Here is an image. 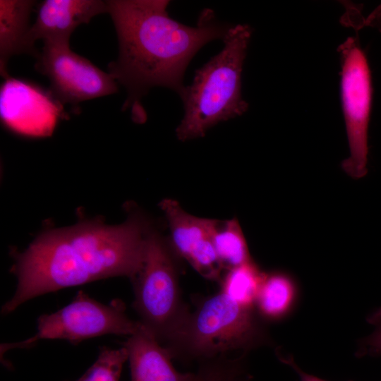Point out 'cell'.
<instances>
[{
    "label": "cell",
    "instance_id": "obj_13",
    "mask_svg": "<svg viewBox=\"0 0 381 381\" xmlns=\"http://www.w3.org/2000/svg\"><path fill=\"white\" fill-rule=\"evenodd\" d=\"M35 3L31 0H0V73L4 79L10 77L7 64L11 56L23 53L37 58L40 54L27 40Z\"/></svg>",
    "mask_w": 381,
    "mask_h": 381
},
{
    "label": "cell",
    "instance_id": "obj_11",
    "mask_svg": "<svg viewBox=\"0 0 381 381\" xmlns=\"http://www.w3.org/2000/svg\"><path fill=\"white\" fill-rule=\"evenodd\" d=\"M102 13H107L106 1L45 0L40 4L36 20L30 26L28 42L34 49L40 39L44 42H69L77 27Z\"/></svg>",
    "mask_w": 381,
    "mask_h": 381
},
{
    "label": "cell",
    "instance_id": "obj_1",
    "mask_svg": "<svg viewBox=\"0 0 381 381\" xmlns=\"http://www.w3.org/2000/svg\"><path fill=\"white\" fill-rule=\"evenodd\" d=\"M119 56L109 73L126 90L123 110L130 109L135 121H145L141 99L155 87L171 89L180 98L186 91V68L207 43L223 40L232 25L219 21L214 11L204 9L195 26L170 17L167 0H108Z\"/></svg>",
    "mask_w": 381,
    "mask_h": 381
},
{
    "label": "cell",
    "instance_id": "obj_19",
    "mask_svg": "<svg viewBox=\"0 0 381 381\" xmlns=\"http://www.w3.org/2000/svg\"><path fill=\"white\" fill-rule=\"evenodd\" d=\"M282 360L286 364L290 365L295 370V372L298 374L300 378V381H327L315 375L306 373L305 371L301 370L296 363H295V362L291 358H282Z\"/></svg>",
    "mask_w": 381,
    "mask_h": 381
},
{
    "label": "cell",
    "instance_id": "obj_3",
    "mask_svg": "<svg viewBox=\"0 0 381 381\" xmlns=\"http://www.w3.org/2000/svg\"><path fill=\"white\" fill-rule=\"evenodd\" d=\"M252 32L248 25H232L222 50L196 71L181 97L184 113L176 128L179 140L202 138L214 126L248 110L241 78Z\"/></svg>",
    "mask_w": 381,
    "mask_h": 381
},
{
    "label": "cell",
    "instance_id": "obj_6",
    "mask_svg": "<svg viewBox=\"0 0 381 381\" xmlns=\"http://www.w3.org/2000/svg\"><path fill=\"white\" fill-rule=\"evenodd\" d=\"M126 314L125 306L120 300L103 304L79 291L74 299L55 313L42 315L37 319V333L33 337L13 344H4L6 351L32 346L41 339H65L72 344L104 335L131 336L140 328Z\"/></svg>",
    "mask_w": 381,
    "mask_h": 381
},
{
    "label": "cell",
    "instance_id": "obj_16",
    "mask_svg": "<svg viewBox=\"0 0 381 381\" xmlns=\"http://www.w3.org/2000/svg\"><path fill=\"white\" fill-rule=\"evenodd\" d=\"M265 274L252 260L227 270L222 279L220 291L242 305L255 308Z\"/></svg>",
    "mask_w": 381,
    "mask_h": 381
},
{
    "label": "cell",
    "instance_id": "obj_18",
    "mask_svg": "<svg viewBox=\"0 0 381 381\" xmlns=\"http://www.w3.org/2000/svg\"><path fill=\"white\" fill-rule=\"evenodd\" d=\"M365 351L368 355L381 356V327H377L365 339Z\"/></svg>",
    "mask_w": 381,
    "mask_h": 381
},
{
    "label": "cell",
    "instance_id": "obj_15",
    "mask_svg": "<svg viewBox=\"0 0 381 381\" xmlns=\"http://www.w3.org/2000/svg\"><path fill=\"white\" fill-rule=\"evenodd\" d=\"M212 243L223 270H229L253 260L241 226L236 219L216 221Z\"/></svg>",
    "mask_w": 381,
    "mask_h": 381
},
{
    "label": "cell",
    "instance_id": "obj_2",
    "mask_svg": "<svg viewBox=\"0 0 381 381\" xmlns=\"http://www.w3.org/2000/svg\"><path fill=\"white\" fill-rule=\"evenodd\" d=\"M146 229L133 217L119 225L85 222L41 235L18 256L17 288L1 313L64 288L116 276L133 279L143 262Z\"/></svg>",
    "mask_w": 381,
    "mask_h": 381
},
{
    "label": "cell",
    "instance_id": "obj_17",
    "mask_svg": "<svg viewBox=\"0 0 381 381\" xmlns=\"http://www.w3.org/2000/svg\"><path fill=\"white\" fill-rule=\"evenodd\" d=\"M127 349L103 347L93 365L76 381H119L128 360Z\"/></svg>",
    "mask_w": 381,
    "mask_h": 381
},
{
    "label": "cell",
    "instance_id": "obj_20",
    "mask_svg": "<svg viewBox=\"0 0 381 381\" xmlns=\"http://www.w3.org/2000/svg\"><path fill=\"white\" fill-rule=\"evenodd\" d=\"M241 378H242V376H241V377H238V378H236V379H235V380H233V381H242V380H241Z\"/></svg>",
    "mask_w": 381,
    "mask_h": 381
},
{
    "label": "cell",
    "instance_id": "obj_14",
    "mask_svg": "<svg viewBox=\"0 0 381 381\" xmlns=\"http://www.w3.org/2000/svg\"><path fill=\"white\" fill-rule=\"evenodd\" d=\"M298 299V288L293 278L282 272L265 274L255 303L263 318L277 321L289 315Z\"/></svg>",
    "mask_w": 381,
    "mask_h": 381
},
{
    "label": "cell",
    "instance_id": "obj_5",
    "mask_svg": "<svg viewBox=\"0 0 381 381\" xmlns=\"http://www.w3.org/2000/svg\"><path fill=\"white\" fill-rule=\"evenodd\" d=\"M174 253L162 237L149 232L142 267L132 279L139 322L160 344L169 341L189 313L182 301Z\"/></svg>",
    "mask_w": 381,
    "mask_h": 381
},
{
    "label": "cell",
    "instance_id": "obj_7",
    "mask_svg": "<svg viewBox=\"0 0 381 381\" xmlns=\"http://www.w3.org/2000/svg\"><path fill=\"white\" fill-rule=\"evenodd\" d=\"M341 58V96L349 147V156L341 163L351 178L368 173V132L373 87L370 68L356 38L348 37L338 47Z\"/></svg>",
    "mask_w": 381,
    "mask_h": 381
},
{
    "label": "cell",
    "instance_id": "obj_12",
    "mask_svg": "<svg viewBox=\"0 0 381 381\" xmlns=\"http://www.w3.org/2000/svg\"><path fill=\"white\" fill-rule=\"evenodd\" d=\"M127 349L131 381H197L196 373H182L171 363L172 356L142 325L123 344Z\"/></svg>",
    "mask_w": 381,
    "mask_h": 381
},
{
    "label": "cell",
    "instance_id": "obj_4",
    "mask_svg": "<svg viewBox=\"0 0 381 381\" xmlns=\"http://www.w3.org/2000/svg\"><path fill=\"white\" fill-rule=\"evenodd\" d=\"M264 339L255 308L242 305L220 291L188 313L165 347L172 358L205 362L231 358V353L246 351Z\"/></svg>",
    "mask_w": 381,
    "mask_h": 381
},
{
    "label": "cell",
    "instance_id": "obj_9",
    "mask_svg": "<svg viewBox=\"0 0 381 381\" xmlns=\"http://www.w3.org/2000/svg\"><path fill=\"white\" fill-rule=\"evenodd\" d=\"M63 105L50 94L31 83L8 77L0 91L2 122L12 131L28 136L50 135Z\"/></svg>",
    "mask_w": 381,
    "mask_h": 381
},
{
    "label": "cell",
    "instance_id": "obj_10",
    "mask_svg": "<svg viewBox=\"0 0 381 381\" xmlns=\"http://www.w3.org/2000/svg\"><path fill=\"white\" fill-rule=\"evenodd\" d=\"M160 207L169 224L174 252L205 279H220L223 268L212 243L217 219L193 216L173 199L162 200Z\"/></svg>",
    "mask_w": 381,
    "mask_h": 381
},
{
    "label": "cell",
    "instance_id": "obj_8",
    "mask_svg": "<svg viewBox=\"0 0 381 381\" xmlns=\"http://www.w3.org/2000/svg\"><path fill=\"white\" fill-rule=\"evenodd\" d=\"M35 67L48 78L49 92L61 105L77 106L118 91L115 78L73 52L69 42H44Z\"/></svg>",
    "mask_w": 381,
    "mask_h": 381
}]
</instances>
